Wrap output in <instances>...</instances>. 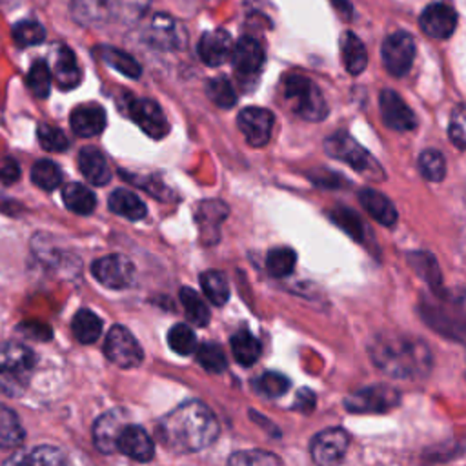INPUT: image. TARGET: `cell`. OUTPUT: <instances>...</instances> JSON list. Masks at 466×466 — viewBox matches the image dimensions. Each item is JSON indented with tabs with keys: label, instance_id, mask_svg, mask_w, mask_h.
Masks as SVG:
<instances>
[{
	"label": "cell",
	"instance_id": "6da1fadb",
	"mask_svg": "<svg viewBox=\"0 0 466 466\" xmlns=\"http://www.w3.org/2000/svg\"><path fill=\"white\" fill-rule=\"evenodd\" d=\"M220 431L215 413L200 400H187L157 424V437L160 442L178 453H191L208 448L217 441Z\"/></svg>",
	"mask_w": 466,
	"mask_h": 466
},
{
	"label": "cell",
	"instance_id": "7a4b0ae2",
	"mask_svg": "<svg viewBox=\"0 0 466 466\" xmlns=\"http://www.w3.org/2000/svg\"><path fill=\"white\" fill-rule=\"evenodd\" d=\"M368 353L382 373L395 379H422L433 364L428 344L411 335L380 333L368 344Z\"/></svg>",
	"mask_w": 466,
	"mask_h": 466
},
{
	"label": "cell",
	"instance_id": "3957f363",
	"mask_svg": "<svg viewBox=\"0 0 466 466\" xmlns=\"http://www.w3.org/2000/svg\"><path fill=\"white\" fill-rule=\"evenodd\" d=\"M282 96L291 111L309 122H319L328 115V104L313 80L302 75H288L282 80Z\"/></svg>",
	"mask_w": 466,
	"mask_h": 466
},
{
	"label": "cell",
	"instance_id": "277c9868",
	"mask_svg": "<svg viewBox=\"0 0 466 466\" xmlns=\"http://www.w3.org/2000/svg\"><path fill=\"white\" fill-rule=\"evenodd\" d=\"M324 149L331 158L350 164L357 173L366 178H384L380 164L346 131H335L324 140Z\"/></svg>",
	"mask_w": 466,
	"mask_h": 466
},
{
	"label": "cell",
	"instance_id": "5b68a950",
	"mask_svg": "<svg viewBox=\"0 0 466 466\" xmlns=\"http://www.w3.org/2000/svg\"><path fill=\"white\" fill-rule=\"evenodd\" d=\"M400 402V395L388 384H373L350 393L344 406L351 413H386Z\"/></svg>",
	"mask_w": 466,
	"mask_h": 466
},
{
	"label": "cell",
	"instance_id": "8992f818",
	"mask_svg": "<svg viewBox=\"0 0 466 466\" xmlns=\"http://www.w3.org/2000/svg\"><path fill=\"white\" fill-rule=\"evenodd\" d=\"M350 435L342 428H326L309 442V453L317 466H339L346 457Z\"/></svg>",
	"mask_w": 466,
	"mask_h": 466
},
{
	"label": "cell",
	"instance_id": "52a82bcc",
	"mask_svg": "<svg viewBox=\"0 0 466 466\" xmlns=\"http://www.w3.org/2000/svg\"><path fill=\"white\" fill-rule=\"evenodd\" d=\"M106 357L120 368H135L142 364L144 351L133 333L124 326H113L106 335Z\"/></svg>",
	"mask_w": 466,
	"mask_h": 466
},
{
	"label": "cell",
	"instance_id": "ba28073f",
	"mask_svg": "<svg viewBox=\"0 0 466 466\" xmlns=\"http://www.w3.org/2000/svg\"><path fill=\"white\" fill-rule=\"evenodd\" d=\"M382 62L390 75L404 76L415 58V42L413 36L406 31H395L388 35L382 42Z\"/></svg>",
	"mask_w": 466,
	"mask_h": 466
},
{
	"label": "cell",
	"instance_id": "9c48e42d",
	"mask_svg": "<svg viewBox=\"0 0 466 466\" xmlns=\"http://www.w3.org/2000/svg\"><path fill=\"white\" fill-rule=\"evenodd\" d=\"M93 277L106 288L124 289L135 280V266L124 255H106L93 262Z\"/></svg>",
	"mask_w": 466,
	"mask_h": 466
},
{
	"label": "cell",
	"instance_id": "30bf717a",
	"mask_svg": "<svg viewBox=\"0 0 466 466\" xmlns=\"http://www.w3.org/2000/svg\"><path fill=\"white\" fill-rule=\"evenodd\" d=\"M273 122H275V116L269 109L253 107V106L244 107L237 116L240 133L244 135L246 142L253 147H262L269 142Z\"/></svg>",
	"mask_w": 466,
	"mask_h": 466
},
{
	"label": "cell",
	"instance_id": "8fae6325",
	"mask_svg": "<svg viewBox=\"0 0 466 466\" xmlns=\"http://www.w3.org/2000/svg\"><path fill=\"white\" fill-rule=\"evenodd\" d=\"M131 120L151 138L160 140L169 133V122L160 106L151 98H135L129 104Z\"/></svg>",
	"mask_w": 466,
	"mask_h": 466
},
{
	"label": "cell",
	"instance_id": "7c38bea8",
	"mask_svg": "<svg viewBox=\"0 0 466 466\" xmlns=\"http://www.w3.org/2000/svg\"><path fill=\"white\" fill-rule=\"evenodd\" d=\"M127 424V413L122 408H113L102 413L93 424V442L98 451L115 453L118 435Z\"/></svg>",
	"mask_w": 466,
	"mask_h": 466
},
{
	"label": "cell",
	"instance_id": "4fadbf2b",
	"mask_svg": "<svg viewBox=\"0 0 466 466\" xmlns=\"http://www.w3.org/2000/svg\"><path fill=\"white\" fill-rule=\"evenodd\" d=\"M380 116L382 122L395 131H410L417 126L415 113L408 107V104L400 98V95L393 89H382L379 96Z\"/></svg>",
	"mask_w": 466,
	"mask_h": 466
},
{
	"label": "cell",
	"instance_id": "5bb4252c",
	"mask_svg": "<svg viewBox=\"0 0 466 466\" xmlns=\"http://www.w3.org/2000/svg\"><path fill=\"white\" fill-rule=\"evenodd\" d=\"M419 25L431 38H448L457 27V13L446 2H433L422 11Z\"/></svg>",
	"mask_w": 466,
	"mask_h": 466
},
{
	"label": "cell",
	"instance_id": "9a60e30c",
	"mask_svg": "<svg viewBox=\"0 0 466 466\" xmlns=\"http://www.w3.org/2000/svg\"><path fill=\"white\" fill-rule=\"evenodd\" d=\"M116 450L138 462H147L155 457V444L149 433L142 426L131 422L118 435Z\"/></svg>",
	"mask_w": 466,
	"mask_h": 466
},
{
	"label": "cell",
	"instance_id": "2e32d148",
	"mask_svg": "<svg viewBox=\"0 0 466 466\" xmlns=\"http://www.w3.org/2000/svg\"><path fill=\"white\" fill-rule=\"evenodd\" d=\"M233 69L238 76H255L260 73L264 66V49L260 42L253 36H242L233 49L231 55Z\"/></svg>",
	"mask_w": 466,
	"mask_h": 466
},
{
	"label": "cell",
	"instance_id": "e0dca14e",
	"mask_svg": "<svg viewBox=\"0 0 466 466\" xmlns=\"http://www.w3.org/2000/svg\"><path fill=\"white\" fill-rule=\"evenodd\" d=\"M198 56L206 66H222L231 58L235 44L228 31L213 29L206 31L198 40Z\"/></svg>",
	"mask_w": 466,
	"mask_h": 466
},
{
	"label": "cell",
	"instance_id": "ac0fdd59",
	"mask_svg": "<svg viewBox=\"0 0 466 466\" xmlns=\"http://www.w3.org/2000/svg\"><path fill=\"white\" fill-rule=\"evenodd\" d=\"M69 124L78 137H95L106 127V111L96 104L76 106L69 115Z\"/></svg>",
	"mask_w": 466,
	"mask_h": 466
},
{
	"label": "cell",
	"instance_id": "d6986e66",
	"mask_svg": "<svg viewBox=\"0 0 466 466\" xmlns=\"http://www.w3.org/2000/svg\"><path fill=\"white\" fill-rule=\"evenodd\" d=\"M66 455L60 448L51 444L36 446L29 451H16L4 461L2 466H66Z\"/></svg>",
	"mask_w": 466,
	"mask_h": 466
},
{
	"label": "cell",
	"instance_id": "ffe728a7",
	"mask_svg": "<svg viewBox=\"0 0 466 466\" xmlns=\"http://www.w3.org/2000/svg\"><path fill=\"white\" fill-rule=\"evenodd\" d=\"M78 169L84 178L95 186H106L111 180V169L106 157L95 146H86L78 153Z\"/></svg>",
	"mask_w": 466,
	"mask_h": 466
},
{
	"label": "cell",
	"instance_id": "44dd1931",
	"mask_svg": "<svg viewBox=\"0 0 466 466\" xmlns=\"http://www.w3.org/2000/svg\"><path fill=\"white\" fill-rule=\"evenodd\" d=\"M359 202L362 204V208L368 211V215L371 218H375L377 222H380L386 228L395 226L397 222V209L393 206V202L382 195L377 189L371 187H364L359 191Z\"/></svg>",
	"mask_w": 466,
	"mask_h": 466
},
{
	"label": "cell",
	"instance_id": "7402d4cb",
	"mask_svg": "<svg viewBox=\"0 0 466 466\" xmlns=\"http://www.w3.org/2000/svg\"><path fill=\"white\" fill-rule=\"evenodd\" d=\"M115 11V0H73L71 13L78 24L95 25L107 22Z\"/></svg>",
	"mask_w": 466,
	"mask_h": 466
},
{
	"label": "cell",
	"instance_id": "603a6c76",
	"mask_svg": "<svg viewBox=\"0 0 466 466\" xmlns=\"http://www.w3.org/2000/svg\"><path fill=\"white\" fill-rule=\"evenodd\" d=\"M80 67L73 51L66 46L58 47L56 56L53 60V78L60 89H73L80 84Z\"/></svg>",
	"mask_w": 466,
	"mask_h": 466
},
{
	"label": "cell",
	"instance_id": "cb8c5ba5",
	"mask_svg": "<svg viewBox=\"0 0 466 466\" xmlns=\"http://www.w3.org/2000/svg\"><path fill=\"white\" fill-rule=\"evenodd\" d=\"M340 55H342V64L350 75H360L366 69L368 64V53L360 38L351 33L344 31L340 38Z\"/></svg>",
	"mask_w": 466,
	"mask_h": 466
},
{
	"label": "cell",
	"instance_id": "d4e9b609",
	"mask_svg": "<svg viewBox=\"0 0 466 466\" xmlns=\"http://www.w3.org/2000/svg\"><path fill=\"white\" fill-rule=\"evenodd\" d=\"M35 366V355L29 348L16 342H0V368L25 375Z\"/></svg>",
	"mask_w": 466,
	"mask_h": 466
},
{
	"label": "cell",
	"instance_id": "484cf974",
	"mask_svg": "<svg viewBox=\"0 0 466 466\" xmlns=\"http://www.w3.org/2000/svg\"><path fill=\"white\" fill-rule=\"evenodd\" d=\"M109 209L127 220H140L146 217L147 208L140 197L127 189H115L107 200Z\"/></svg>",
	"mask_w": 466,
	"mask_h": 466
},
{
	"label": "cell",
	"instance_id": "4316f807",
	"mask_svg": "<svg viewBox=\"0 0 466 466\" xmlns=\"http://www.w3.org/2000/svg\"><path fill=\"white\" fill-rule=\"evenodd\" d=\"M62 200L66 208L76 215H89L96 206L95 193L80 182L66 184L62 187Z\"/></svg>",
	"mask_w": 466,
	"mask_h": 466
},
{
	"label": "cell",
	"instance_id": "83f0119b",
	"mask_svg": "<svg viewBox=\"0 0 466 466\" xmlns=\"http://www.w3.org/2000/svg\"><path fill=\"white\" fill-rule=\"evenodd\" d=\"M71 329L80 344H93L102 333V320L91 309H78L73 317Z\"/></svg>",
	"mask_w": 466,
	"mask_h": 466
},
{
	"label": "cell",
	"instance_id": "f1b7e54d",
	"mask_svg": "<svg viewBox=\"0 0 466 466\" xmlns=\"http://www.w3.org/2000/svg\"><path fill=\"white\" fill-rule=\"evenodd\" d=\"M24 435L25 431L22 428L18 415L11 408L0 404V448L11 450L20 446Z\"/></svg>",
	"mask_w": 466,
	"mask_h": 466
},
{
	"label": "cell",
	"instance_id": "f546056e",
	"mask_svg": "<svg viewBox=\"0 0 466 466\" xmlns=\"http://www.w3.org/2000/svg\"><path fill=\"white\" fill-rule=\"evenodd\" d=\"M100 60L107 66H111L113 69H116L118 73L129 76V78H138L142 75V67L140 64L129 55V53H124L116 47H107V46H102L96 49Z\"/></svg>",
	"mask_w": 466,
	"mask_h": 466
},
{
	"label": "cell",
	"instance_id": "4dcf8cb0",
	"mask_svg": "<svg viewBox=\"0 0 466 466\" xmlns=\"http://www.w3.org/2000/svg\"><path fill=\"white\" fill-rule=\"evenodd\" d=\"M260 342L249 331L242 329L231 337V353L235 360L242 366H251L260 357Z\"/></svg>",
	"mask_w": 466,
	"mask_h": 466
},
{
	"label": "cell",
	"instance_id": "1f68e13d",
	"mask_svg": "<svg viewBox=\"0 0 466 466\" xmlns=\"http://www.w3.org/2000/svg\"><path fill=\"white\" fill-rule=\"evenodd\" d=\"M200 286L208 300L215 306H224L229 299V284L222 271L208 269L200 273Z\"/></svg>",
	"mask_w": 466,
	"mask_h": 466
},
{
	"label": "cell",
	"instance_id": "d6a6232c",
	"mask_svg": "<svg viewBox=\"0 0 466 466\" xmlns=\"http://www.w3.org/2000/svg\"><path fill=\"white\" fill-rule=\"evenodd\" d=\"M178 297H180V302H182L187 320L195 326H206L209 320V309H208L206 302L202 300V297L193 288H187V286L180 288Z\"/></svg>",
	"mask_w": 466,
	"mask_h": 466
},
{
	"label": "cell",
	"instance_id": "836d02e7",
	"mask_svg": "<svg viewBox=\"0 0 466 466\" xmlns=\"http://www.w3.org/2000/svg\"><path fill=\"white\" fill-rule=\"evenodd\" d=\"M149 40L160 47H167V49L178 47L180 36H178L177 24L164 15L155 16V20L151 22V27H149Z\"/></svg>",
	"mask_w": 466,
	"mask_h": 466
},
{
	"label": "cell",
	"instance_id": "e575fe53",
	"mask_svg": "<svg viewBox=\"0 0 466 466\" xmlns=\"http://www.w3.org/2000/svg\"><path fill=\"white\" fill-rule=\"evenodd\" d=\"M31 180L40 189L53 191L62 182V171H60V167L55 162H51L47 158H42V160H36L33 164V167H31Z\"/></svg>",
	"mask_w": 466,
	"mask_h": 466
},
{
	"label": "cell",
	"instance_id": "d590c367",
	"mask_svg": "<svg viewBox=\"0 0 466 466\" xmlns=\"http://www.w3.org/2000/svg\"><path fill=\"white\" fill-rule=\"evenodd\" d=\"M295 262H297L295 251L291 248L280 246V248L269 249V253L266 257V269L271 277L282 279V277H288L293 271Z\"/></svg>",
	"mask_w": 466,
	"mask_h": 466
},
{
	"label": "cell",
	"instance_id": "8d00e7d4",
	"mask_svg": "<svg viewBox=\"0 0 466 466\" xmlns=\"http://www.w3.org/2000/svg\"><path fill=\"white\" fill-rule=\"evenodd\" d=\"M419 171L430 182H441L446 177V160L439 149L428 147L419 157Z\"/></svg>",
	"mask_w": 466,
	"mask_h": 466
},
{
	"label": "cell",
	"instance_id": "74e56055",
	"mask_svg": "<svg viewBox=\"0 0 466 466\" xmlns=\"http://www.w3.org/2000/svg\"><path fill=\"white\" fill-rule=\"evenodd\" d=\"M228 466H284V462L264 450H242L229 455Z\"/></svg>",
	"mask_w": 466,
	"mask_h": 466
},
{
	"label": "cell",
	"instance_id": "f35d334b",
	"mask_svg": "<svg viewBox=\"0 0 466 466\" xmlns=\"http://www.w3.org/2000/svg\"><path fill=\"white\" fill-rule=\"evenodd\" d=\"M206 95L213 104H217L222 109L233 107L237 104V93H235L231 82L224 76L209 78L206 82Z\"/></svg>",
	"mask_w": 466,
	"mask_h": 466
},
{
	"label": "cell",
	"instance_id": "ab89813d",
	"mask_svg": "<svg viewBox=\"0 0 466 466\" xmlns=\"http://www.w3.org/2000/svg\"><path fill=\"white\" fill-rule=\"evenodd\" d=\"M25 86L38 98H46L49 95L51 71H49V66L44 60L33 62V66L29 67L27 76H25Z\"/></svg>",
	"mask_w": 466,
	"mask_h": 466
},
{
	"label": "cell",
	"instance_id": "60d3db41",
	"mask_svg": "<svg viewBox=\"0 0 466 466\" xmlns=\"http://www.w3.org/2000/svg\"><path fill=\"white\" fill-rule=\"evenodd\" d=\"M167 344L169 348L178 353V355H191L193 351H197V337L195 331L187 326V324H175L169 331H167Z\"/></svg>",
	"mask_w": 466,
	"mask_h": 466
},
{
	"label": "cell",
	"instance_id": "b9f144b4",
	"mask_svg": "<svg viewBox=\"0 0 466 466\" xmlns=\"http://www.w3.org/2000/svg\"><path fill=\"white\" fill-rule=\"evenodd\" d=\"M197 360L209 373H222L228 368L226 355L215 342H202L197 348Z\"/></svg>",
	"mask_w": 466,
	"mask_h": 466
},
{
	"label": "cell",
	"instance_id": "7bdbcfd3",
	"mask_svg": "<svg viewBox=\"0 0 466 466\" xmlns=\"http://www.w3.org/2000/svg\"><path fill=\"white\" fill-rule=\"evenodd\" d=\"M44 38H46V29L38 22L22 20V22L15 24V27H13V40L20 47L40 44V42H44Z\"/></svg>",
	"mask_w": 466,
	"mask_h": 466
},
{
	"label": "cell",
	"instance_id": "ee69618b",
	"mask_svg": "<svg viewBox=\"0 0 466 466\" xmlns=\"http://www.w3.org/2000/svg\"><path fill=\"white\" fill-rule=\"evenodd\" d=\"M257 390L268 397H280L289 390V379L277 371H266L257 379Z\"/></svg>",
	"mask_w": 466,
	"mask_h": 466
},
{
	"label": "cell",
	"instance_id": "f6af8a7d",
	"mask_svg": "<svg viewBox=\"0 0 466 466\" xmlns=\"http://www.w3.org/2000/svg\"><path fill=\"white\" fill-rule=\"evenodd\" d=\"M36 138L46 151H66L69 147L67 137L58 127H53L47 124L38 126Z\"/></svg>",
	"mask_w": 466,
	"mask_h": 466
},
{
	"label": "cell",
	"instance_id": "bcb514c9",
	"mask_svg": "<svg viewBox=\"0 0 466 466\" xmlns=\"http://www.w3.org/2000/svg\"><path fill=\"white\" fill-rule=\"evenodd\" d=\"M448 135H450V140L459 149H466V104H461L453 109L450 116Z\"/></svg>",
	"mask_w": 466,
	"mask_h": 466
},
{
	"label": "cell",
	"instance_id": "7dc6e473",
	"mask_svg": "<svg viewBox=\"0 0 466 466\" xmlns=\"http://www.w3.org/2000/svg\"><path fill=\"white\" fill-rule=\"evenodd\" d=\"M331 220L337 222L348 235H351L353 238L360 240L362 238V224L359 220V217L351 211V209H346V208H335L331 213H329Z\"/></svg>",
	"mask_w": 466,
	"mask_h": 466
},
{
	"label": "cell",
	"instance_id": "c3c4849f",
	"mask_svg": "<svg viewBox=\"0 0 466 466\" xmlns=\"http://www.w3.org/2000/svg\"><path fill=\"white\" fill-rule=\"evenodd\" d=\"M25 388L24 375L0 368V395H20Z\"/></svg>",
	"mask_w": 466,
	"mask_h": 466
},
{
	"label": "cell",
	"instance_id": "681fc988",
	"mask_svg": "<svg viewBox=\"0 0 466 466\" xmlns=\"http://www.w3.org/2000/svg\"><path fill=\"white\" fill-rule=\"evenodd\" d=\"M18 177H20V167H18L16 160L11 157L0 158V182L13 184L18 180Z\"/></svg>",
	"mask_w": 466,
	"mask_h": 466
},
{
	"label": "cell",
	"instance_id": "f907efd6",
	"mask_svg": "<svg viewBox=\"0 0 466 466\" xmlns=\"http://www.w3.org/2000/svg\"><path fill=\"white\" fill-rule=\"evenodd\" d=\"M315 406V395L309 390H300L295 400V408L302 411H311Z\"/></svg>",
	"mask_w": 466,
	"mask_h": 466
}]
</instances>
